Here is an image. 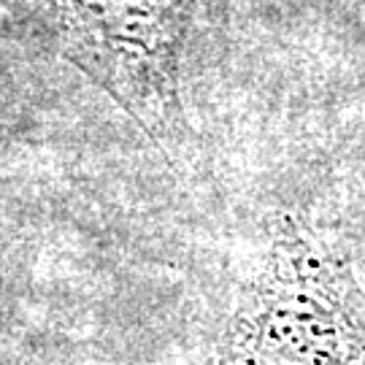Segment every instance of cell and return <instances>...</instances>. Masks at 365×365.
<instances>
[{
  "label": "cell",
  "instance_id": "cell-1",
  "mask_svg": "<svg viewBox=\"0 0 365 365\" xmlns=\"http://www.w3.org/2000/svg\"><path fill=\"white\" fill-rule=\"evenodd\" d=\"M217 365H365V295L349 260L295 217H276Z\"/></svg>",
  "mask_w": 365,
  "mask_h": 365
},
{
  "label": "cell",
  "instance_id": "cell-2",
  "mask_svg": "<svg viewBox=\"0 0 365 365\" xmlns=\"http://www.w3.org/2000/svg\"><path fill=\"white\" fill-rule=\"evenodd\" d=\"M203 0H38L68 63L155 144L184 133L179 66Z\"/></svg>",
  "mask_w": 365,
  "mask_h": 365
}]
</instances>
